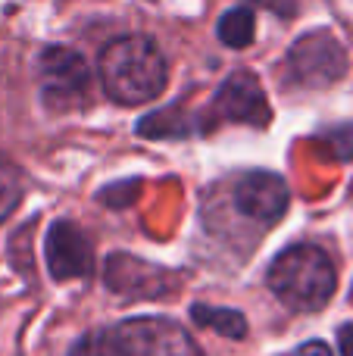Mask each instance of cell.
Masks as SVG:
<instances>
[{
    "label": "cell",
    "instance_id": "obj_10",
    "mask_svg": "<svg viewBox=\"0 0 353 356\" xmlns=\"http://www.w3.org/2000/svg\"><path fill=\"white\" fill-rule=\"evenodd\" d=\"M216 35H219V41L231 50H244L247 44H254V35H256L254 10H250V6H235V10L222 13L219 25H216Z\"/></svg>",
    "mask_w": 353,
    "mask_h": 356
},
{
    "label": "cell",
    "instance_id": "obj_5",
    "mask_svg": "<svg viewBox=\"0 0 353 356\" xmlns=\"http://www.w3.org/2000/svg\"><path fill=\"white\" fill-rule=\"evenodd\" d=\"M38 79H41L44 100L50 106H72L75 100H81L88 94L91 69H88L85 56L75 54L72 47L50 44L38 56Z\"/></svg>",
    "mask_w": 353,
    "mask_h": 356
},
{
    "label": "cell",
    "instance_id": "obj_17",
    "mask_svg": "<svg viewBox=\"0 0 353 356\" xmlns=\"http://www.w3.org/2000/svg\"><path fill=\"white\" fill-rule=\"evenodd\" d=\"M338 347H341V356H353V322L350 325H341V332H338Z\"/></svg>",
    "mask_w": 353,
    "mask_h": 356
},
{
    "label": "cell",
    "instance_id": "obj_11",
    "mask_svg": "<svg viewBox=\"0 0 353 356\" xmlns=\"http://www.w3.org/2000/svg\"><path fill=\"white\" fill-rule=\"evenodd\" d=\"M191 319L204 328H213L216 334L241 341L247 334V319L238 309H225V307H206V303H194L191 307Z\"/></svg>",
    "mask_w": 353,
    "mask_h": 356
},
{
    "label": "cell",
    "instance_id": "obj_14",
    "mask_svg": "<svg viewBox=\"0 0 353 356\" xmlns=\"http://www.w3.org/2000/svg\"><path fill=\"white\" fill-rule=\"evenodd\" d=\"M325 141V150H329L331 160H353V122H341L335 129H325L319 135Z\"/></svg>",
    "mask_w": 353,
    "mask_h": 356
},
{
    "label": "cell",
    "instance_id": "obj_2",
    "mask_svg": "<svg viewBox=\"0 0 353 356\" xmlns=\"http://www.w3.org/2000/svg\"><path fill=\"white\" fill-rule=\"evenodd\" d=\"M266 284L288 309L316 313L331 300L338 272L331 257L316 244H291L272 259Z\"/></svg>",
    "mask_w": 353,
    "mask_h": 356
},
{
    "label": "cell",
    "instance_id": "obj_4",
    "mask_svg": "<svg viewBox=\"0 0 353 356\" xmlns=\"http://www.w3.org/2000/svg\"><path fill=\"white\" fill-rule=\"evenodd\" d=\"M119 356H204L194 338L166 316H138L110 325Z\"/></svg>",
    "mask_w": 353,
    "mask_h": 356
},
{
    "label": "cell",
    "instance_id": "obj_9",
    "mask_svg": "<svg viewBox=\"0 0 353 356\" xmlns=\"http://www.w3.org/2000/svg\"><path fill=\"white\" fill-rule=\"evenodd\" d=\"M106 284L125 297H163L172 288V275L160 266H147L135 257L113 253L106 259Z\"/></svg>",
    "mask_w": 353,
    "mask_h": 356
},
{
    "label": "cell",
    "instance_id": "obj_16",
    "mask_svg": "<svg viewBox=\"0 0 353 356\" xmlns=\"http://www.w3.org/2000/svg\"><path fill=\"white\" fill-rule=\"evenodd\" d=\"M291 356H331V350H329V344H325V341H306V344L297 347Z\"/></svg>",
    "mask_w": 353,
    "mask_h": 356
},
{
    "label": "cell",
    "instance_id": "obj_15",
    "mask_svg": "<svg viewBox=\"0 0 353 356\" xmlns=\"http://www.w3.org/2000/svg\"><path fill=\"white\" fill-rule=\"evenodd\" d=\"M247 3L263 6V10L275 13V16H281V19H291L294 13H297V0H247Z\"/></svg>",
    "mask_w": 353,
    "mask_h": 356
},
{
    "label": "cell",
    "instance_id": "obj_3",
    "mask_svg": "<svg viewBox=\"0 0 353 356\" xmlns=\"http://www.w3.org/2000/svg\"><path fill=\"white\" fill-rule=\"evenodd\" d=\"M288 72L300 88H310V91L331 88L347 75V54L331 31L313 29L291 44Z\"/></svg>",
    "mask_w": 353,
    "mask_h": 356
},
{
    "label": "cell",
    "instance_id": "obj_8",
    "mask_svg": "<svg viewBox=\"0 0 353 356\" xmlns=\"http://www.w3.org/2000/svg\"><path fill=\"white\" fill-rule=\"evenodd\" d=\"M288 200H291L288 184L281 181L279 175L263 172V169L247 172L241 181H238V188H235L238 213H241L244 219L263 222V225L279 222L281 216H285V209H288Z\"/></svg>",
    "mask_w": 353,
    "mask_h": 356
},
{
    "label": "cell",
    "instance_id": "obj_13",
    "mask_svg": "<svg viewBox=\"0 0 353 356\" xmlns=\"http://www.w3.org/2000/svg\"><path fill=\"white\" fill-rule=\"evenodd\" d=\"M69 356H119V350H116V341H113L110 328H97V332L81 334L72 344Z\"/></svg>",
    "mask_w": 353,
    "mask_h": 356
},
{
    "label": "cell",
    "instance_id": "obj_7",
    "mask_svg": "<svg viewBox=\"0 0 353 356\" xmlns=\"http://www.w3.org/2000/svg\"><path fill=\"white\" fill-rule=\"evenodd\" d=\"M44 253H47V269L56 282H69V278H85L94 272V250L91 241L75 228L72 222L56 219L47 228V241H44Z\"/></svg>",
    "mask_w": 353,
    "mask_h": 356
},
{
    "label": "cell",
    "instance_id": "obj_6",
    "mask_svg": "<svg viewBox=\"0 0 353 356\" xmlns=\"http://www.w3.org/2000/svg\"><path fill=\"white\" fill-rule=\"evenodd\" d=\"M213 116L222 119V122H241V125H269L272 119V106H269L263 85L256 75H250L247 69H238L229 79L219 85V91L213 94L210 104Z\"/></svg>",
    "mask_w": 353,
    "mask_h": 356
},
{
    "label": "cell",
    "instance_id": "obj_12",
    "mask_svg": "<svg viewBox=\"0 0 353 356\" xmlns=\"http://www.w3.org/2000/svg\"><path fill=\"white\" fill-rule=\"evenodd\" d=\"M22 200V175L13 163L0 160V222L13 213Z\"/></svg>",
    "mask_w": 353,
    "mask_h": 356
},
{
    "label": "cell",
    "instance_id": "obj_1",
    "mask_svg": "<svg viewBox=\"0 0 353 356\" xmlns=\"http://www.w3.org/2000/svg\"><path fill=\"white\" fill-rule=\"evenodd\" d=\"M100 85L122 106L150 104L169 85L166 56L144 35L116 38L100 50Z\"/></svg>",
    "mask_w": 353,
    "mask_h": 356
}]
</instances>
